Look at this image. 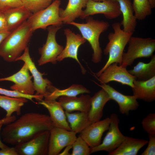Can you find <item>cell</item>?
I'll return each instance as SVG.
<instances>
[{
  "label": "cell",
  "instance_id": "6da1fadb",
  "mask_svg": "<svg viewBox=\"0 0 155 155\" xmlns=\"http://www.w3.org/2000/svg\"><path fill=\"white\" fill-rule=\"evenodd\" d=\"M53 127L48 115L36 112L26 113L6 124L1 132L3 142L15 146L26 142Z\"/></svg>",
  "mask_w": 155,
  "mask_h": 155
},
{
  "label": "cell",
  "instance_id": "7a4b0ae2",
  "mask_svg": "<svg viewBox=\"0 0 155 155\" xmlns=\"http://www.w3.org/2000/svg\"><path fill=\"white\" fill-rule=\"evenodd\" d=\"M33 32L27 20L11 32L0 44V57L9 62L16 61L28 45Z\"/></svg>",
  "mask_w": 155,
  "mask_h": 155
},
{
  "label": "cell",
  "instance_id": "3957f363",
  "mask_svg": "<svg viewBox=\"0 0 155 155\" xmlns=\"http://www.w3.org/2000/svg\"><path fill=\"white\" fill-rule=\"evenodd\" d=\"M119 22L112 24L114 32L110 33L108 36L109 41L104 49L105 55H108V58L103 67L96 73L98 77L104 70L110 64L116 63L121 65L124 50L133 32H126L121 28Z\"/></svg>",
  "mask_w": 155,
  "mask_h": 155
},
{
  "label": "cell",
  "instance_id": "277c9868",
  "mask_svg": "<svg viewBox=\"0 0 155 155\" xmlns=\"http://www.w3.org/2000/svg\"><path fill=\"white\" fill-rule=\"evenodd\" d=\"M86 22L80 23L73 21L67 24L76 27L80 32L82 37L88 41L93 51L92 61L94 63L100 62L102 58V50L100 46L99 38L100 34L106 30L109 26L107 22L95 20L88 17Z\"/></svg>",
  "mask_w": 155,
  "mask_h": 155
},
{
  "label": "cell",
  "instance_id": "5b68a950",
  "mask_svg": "<svg viewBox=\"0 0 155 155\" xmlns=\"http://www.w3.org/2000/svg\"><path fill=\"white\" fill-rule=\"evenodd\" d=\"M128 43L127 51L123 54L121 65L126 68L137 58L151 57L155 50V40L151 38L132 36Z\"/></svg>",
  "mask_w": 155,
  "mask_h": 155
},
{
  "label": "cell",
  "instance_id": "8992f818",
  "mask_svg": "<svg viewBox=\"0 0 155 155\" xmlns=\"http://www.w3.org/2000/svg\"><path fill=\"white\" fill-rule=\"evenodd\" d=\"M60 0H55L46 8L32 13L27 21L34 32L39 29L45 30L49 26H62L59 16Z\"/></svg>",
  "mask_w": 155,
  "mask_h": 155
},
{
  "label": "cell",
  "instance_id": "52a82bcc",
  "mask_svg": "<svg viewBox=\"0 0 155 155\" xmlns=\"http://www.w3.org/2000/svg\"><path fill=\"white\" fill-rule=\"evenodd\" d=\"M62 26H51L48 28L46 43L39 50L40 55L38 61L39 65L49 62L54 64L57 63V58L64 49L63 46L57 43L56 39V34Z\"/></svg>",
  "mask_w": 155,
  "mask_h": 155
},
{
  "label": "cell",
  "instance_id": "ba28073f",
  "mask_svg": "<svg viewBox=\"0 0 155 155\" xmlns=\"http://www.w3.org/2000/svg\"><path fill=\"white\" fill-rule=\"evenodd\" d=\"M109 117L110 122L107 132L100 145L91 148V154L102 151L108 153L111 152L116 149L125 139V136L121 132L119 127V119L117 115L113 113Z\"/></svg>",
  "mask_w": 155,
  "mask_h": 155
},
{
  "label": "cell",
  "instance_id": "9c48e42d",
  "mask_svg": "<svg viewBox=\"0 0 155 155\" xmlns=\"http://www.w3.org/2000/svg\"><path fill=\"white\" fill-rule=\"evenodd\" d=\"M50 135L49 130L42 131L14 147L19 155H48Z\"/></svg>",
  "mask_w": 155,
  "mask_h": 155
},
{
  "label": "cell",
  "instance_id": "30bf717a",
  "mask_svg": "<svg viewBox=\"0 0 155 155\" xmlns=\"http://www.w3.org/2000/svg\"><path fill=\"white\" fill-rule=\"evenodd\" d=\"M85 9L83 10L80 18H87L90 16L103 14L106 18L112 19L119 17L121 14L118 2L113 0L96 1L88 0Z\"/></svg>",
  "mask_w": 155,
  "mask_h": 155
},
{
  "label": "cell",
  "instance_id": "8fae6325",
  "mask_svg": "<svg viewBox=\"0 0 155 155\" xmlns=\"http://www.w3.org/2000/svg\"><path fill=\"white\" fill-rule=\"evenodd\" d=\"M48 155H58L66 146L72 145L77 137L71 131L53 126L49 131Z\"/></svg>",
  "mask_w": 155,
  "mask_h": 155
},
{
  "label": "cell",
  "instance_id": "7c38bea8",
  "mask_svg": "<svg viewBox=\"0 0 155 155\" xmlns=\"http://www.w3.org/2000/svg\"><path fill=\"white\" fill-rule=\"evenodd\" d=\"M136 79L130 74L126 68L114 63L108 66L100 75L98 78L101 84H106L115 81L132 88L133 82Z\"/></svg>",
  "mask_w": 155,
  "mask_h": 155
},
{
  "label": "cell",
  "instance_id": "4fadbf2b",
  "mask_svg": "<svg viewBox=\"0 0 155 155\" xmlns=\"http://www.w3.org/2000/svg\"><path fill=\"white\" fill-rule=\"evenodd\" d=\"M26 63H24L21 69L17 73L9 76L0 78V81H8L14 83L10 89L28 95L34 94L35 92L33 78L30 75Z\"/></svg>",
  "mask_w": 155,
  "mask_h": 155
},
{
  "label": "cell",
  "instance_id": "5bb4252c",
  "mask_svg": "<svg viewBox=\"0 0 155 155\" xmlns=\"http://www.w3.org/2000/svg\"><path fill=\"white\" fill-rule=\"evenodd\" d=\"M23 54L16 59V61H23L27 65L28 69L34 78V84L36 93L35 94L46 95L48 90L52 86L51 82L47 79L44 78V73L40 72L36 68L30 57L29 47L28 46Z\"/></svg>",
  "mask_w": 155,
  "mask_h": 155
},
{
  "label": "cell",
  "instance_id": "9a60e30c",
  "mask_svg": "<svg viewBox=\"0 0 155 155\" xmlns=\"http://www.w3.org/2000/svg\"><path fill=\"white\" fill-rule=\"evenodd\" d=\"M64 34L66 37V44L63 49L58 57L57 61H61L67 58H72L76 61L80 65L82 72L85 74L86 70L83 67L78 57L79 47L84 44L86 40L79 34H75L70 29L64 30Z\"/></svg>",
  "mask_w": 155,
  "mask_h": 155
},
{
  "label": "cell",
  "instance_id": "2e32d148",
  "mask_svg": "<svg viewBox=\"0 0 155 155\" xmlns=\"http://www.w3.org/2000/svg\"><path fill=\"white\" fill-rule=\"evenodd\" d=\"M110 117L92 123L81 133L80 136L91 148L96 147L101 143L103 133L108 130L110 124Z\"/></svg>",
  "mask_w": 155,
  "mask_h": 155
},
{
  "label": "cell",
  "instance_id": "e0dca14e",
  "mask_svg": "<svg viewBox=\"0 0 155 155\" xmlns=\"http://www.w3.org/2000/svg\"><path fill=\"white\" fill-rule=\"evenodd\" d=\"M97 84L107 92L111 100H113L117 103L121 114L128 115L130 111H135L138 108L139 103L133 95H124L106 84Z\"/></svg>",
  "mask_w": 155,
  "mask_h": 155
},
{
  "label": "cell",
  "instance_id": "ac0fdd59",
  "mask_svg": "<svg viewBox=\"0 0 155 155\" xmlns=\"http://www.w3.org/2000/svg\"><path fill=\"white\" fill-rule=\"evenodd\" d=\"M48 110L53 126L71 131L64 110L56 100L44 99L39 102Z\"/></svg>",
  "mask_w": 155,
  "mask_h": 155
},
{
  "label": "cell",
  "instance_id": "d6986e66",
  "mask_svg": "<svg viewBox=\"0 0 155 155\" xmlns=\"http://www.w3.org/2000/svg\"><path fill=\"white\" fill-rule=\"evenodd\" d=\"M110 100L111 99L108 94L102 88L91 97L90 108L88 117L89 125L100 120L103 116L104 107Z\"/></svg>",
  "mask_w": 155,
  "mask_h": 155
},
{
  "label": "cell",
  "instance_id": "ffe728a7",
  "mask_svg": "<svg viewBox=\"0 0 155 155\" xmlns=\"http://www.w3.org/2000/svg\"><path fill=\"white\" fill-rule=\"evenodd\" d=\"M91 98L88 94H82L80 97L61 96L57 99L65 111L88 112L90 108Z\"/></svg>",
  "mask_w": 155,
  "mask_h": 155
},
{
  "label": "cell",
  "instance_id": "44dd1931",
  "mask_svg": "<svg viewBox=\"0 0 155 155\" xmlns=\"http://www.w3.org/2000/svg\"><path fill=\"white\" fill-rule=\"evenodd\" d=\"M133 95L136 99L148 102L155 100V76L146 80L136 79L131 88Z\"/></svg>",
  "mask_w": 155,
  "mask_h": 155
},
{
  "label": "cell",
  "instance_id": "7402d4cb",
  "mask_svg": "<svg viewBox=\"0 0 155 155\" xmlns=\"http://www.w3.org/2000/svg\"><path fill=\"white\" fill-rule=\"evenodd\" d=\"M144 139L125 136L120 145L108 155H136L139 150L148 142Z\"/></svg>",
  "mask_w": 155,
  "mask_h": 155
},
{
  "label": "cell",
  "instance_id": "603a6c76",
  "mask_svg": "<svg viewBox=\"0 0 155 155\" xmlns=\"http://www.w3.org/2000/svg\"><path fill=\"white\" fill-rule=\"evenodd\" d=\"M2 12L6 20L8 30L11 32L26 21L32 14L23 5Z\"/></svg>",
  "mask_w": 155,
  "mask_h": 155
},
{
  "label": "cell",
  "instance_id": "cb8c5ba5",
  "mask_svg": "<svg viewBox=\"0 0 155 155\" xmlns=\"http://www.w3.org/2000/svg\"><path fill=\"white\" fill-rule=\"evenodd\" d=\"M117 2L119 4L123 19L121 25L123 30L126 32H133L136 25L137 19L133 10L132 4L130 0H113Z\"/></svg>",
  "mask_w": 155,
  "mask_h": 155
},
{
  "label": "cell",
  "instance_id": "d4e9b609",
  "mask_svg": "<svg viewBox=\"0 0 155 155\" xmlns=\"http://www.w3.org/2000/svg\"><path fill=\"white\" fill-rule=\"evenodd\" d=\"M88 0H69L66 8H60L59 16L63 24H67L80 17Z\"/></svg>",
  "mask_w": 155,
  "mask_h": 155
},
{
  "label": "cell",
  "instance_id": "484cf974",
  "mask_svg": "<svg viewBox=\"0 0 155 155\" xmlns=\"http://www.w3.org/2000/svg\"><path fill=\"white\" fill-rule=\"evenodd\" d=\"M90 93L88 89L80 84H73L66 89L61 90L52 86L44 98L46 99L56 100L61 96H75L80 94Z\"/></svg>",
  "mask_w": 155,
  "mask_h": 155
},
{
  "label": "cell",
  "instance_id": "4316f807",
  "mask_svg": "<svg viewBox=\"0 0 155 155\" xmlns=\"http://www.w3.org/2000/svg\"><path fill=\"white\" fill-rule=\"evenodd\" d=\"M128 71L139 80H146L152 78L155 76V55L151 57L149 62L140 61L133 69Z\"/></svg>",
  "mask_w": 155,
  "mask_h": 155
},
{
  "label": "cell",
  "instance_id": "83f0119b",
  "mask_svg": "<svg viewBox=\"0 0 155 155\" xmlns=\"http://www.w3.org/2000/svg\"><path fill=\"white\" fill-rule=\"evenodd\" d=\"M28 101L25 98L12 97L0 94V107L6 112V117L11 116L14 113L20 115L22 107Z\"/></svg>",
  "mask_w": 155,
  "mask_h": 155
},
{
  "label": "cell",
  "instance_id": "f1b7e54d",
  "mask_svg": "<svg viewBox=\"0 0 155 155\" xmlns=\"http://www.w3.org/2000/svg\"><path fill=\"white\" fill-rule=\"evenodd\" d=\"M65 113L71 131L76 134L80 133L89 125L88 112L78 111L72 113L65 111Z\"/></svg>",
  "mask_w": 155,
  "mask_h": 155
},
{
  "label": "cell",
  "instance_id": "f546056e",
  "mask_svg": "<svg viewBox=\"0 0 155 155\" xmlns=\"http://www.w3.org/2000/svg\"><path fill=\"white\" fill-rule=\"evenodd\" d=\"M132 5L137 20H143L152 13L148 0H133Z\"/></svg>",
  "mask_w": 155,
  "mask_h": 155
},
{
  "label": "cell",
  "instance_id": "4dcf8cb0",
  "mask_svg": "<svg viewBox=\"0 0 155 155\" xmlns=\"http://www.w3.org/2000/svg\"><path fill=\"white\" fill-rule=\"evenodd\" d=\"M23 6L32 13H36L49 6L52 0H21Z\"/></svg>",
  "mask_w": 155,
  "mask_h": 155
},
{
  "label": "cell",
  "instance_id": "1f68e13d",
  "mask_svg": "<svg viewBox=\"0 0 155 155\" xmlns=\"http://www.w3.org/2000/svg\"><path fill=\"white\" fill-rule=\"evenodd\" d=\"M73 150L71 155H89L91 148L80 136L72 144Z\"/></svg>",
  "mask_w": 155,
  "mask_h": 155
},
{
  "label": "cell",
  "instance_id": "d6a6232c",
  "mask_svg": "<svg viewBox=\"0 0 155 155\" xmlns=\"http://www.w3.org/2000/svg\"><path fill=\"white\" fill-rule=\"evenodd\" d=\"M0 94L12 97L25 98L32 102L33 99L39 102L44 98L43 95L26 94L15 90H9L1 88H0Z\"/></svg>",
  "mask_w": 155,
  "mask_h": 155
},
{
  "label": "cell",
  "instance_id": "836d02e7",
  "mask_svg": "<svg viewBox=\"0 0 155 155\" xmlns=\"http://www.w3.org/2000/svg\"><path fill=\"white\" fill-rule=\"evenodd\" d=\"M142 127L149 135H155V113L148 114L142 120Z\"/></svg>",
  "mask_w": 155,
  "mask_h": 155
},
{
  "label": "cell",
  "instance_id": "e575fe53",
  "mask_svg": "<svg viewBox=\"0 0 155 155\" xmlns=\"http://www.w3.org/2000/svg\"><path fill=\"white\" fill-rule=\"evenodd\" d=\"M22 5L21 0H0V12Z\"/></svg>",
  "mask_w": 155,
  "mask_h": 155
},
{
  "label": "cell",
  "instance_id": "d590c367",
  "mask_svg": "<svg viewBox=\"0 0 155 155\" xmlns=\"http://www.w3.org/2000/svg\"><path fill=\"white\" fill-rule=\"evenodd\" d=\"M149 138L147 147L141 155H155V135H149Z\"/></svg>",
  "mask_w": 155,
  "mask_h": 155
},
{
  "label": "cell",
  "instance_id": "8d00e7d4",
  "mask_svg": "<svg viewBox=\"0 0 155 155\" xmlns=\"http://www.w3.org/2000/svg\"><path fill=\"white\" fill-rule=\"evenodd\" d=\"M0 155H19L14 146L10 147L7 146L0 149Z\"/></svg>",
  "mask_w": 155,
  "mask_h": 155
},
{
  "label": "cell",
  "instance_id": "74e56055",
  "mask_svg": "<svg viewBox=\"0 0 155 155\" xmlns=\"http://www.w3.org/2000/svg\"><path fill=\"white\" fill-rule=\"evenodd\" d=\"M9 31L7 22L3 13L0 12V32Z\"/></svg>",
  "mask_w": 155,
  "mask_h": 155
},
{
  "label": "cell",
  "instance_id": "f35d334b",
  "mask_svg": "<svg viewBox=\"0 0 155 155\" xmlns=\"http://www.w3.org/2000/svg\"><path fill=\"white\" fill-rule=\"evenodd\" d=\"M16 119V117L14 115H12L9 117H5L3 119H0V123L3 124H7L10 123Z\"/></svg>",
  "mask_w": 155,
  "mask_h": 155
},
{
  "label": "cell",
  "instance_id": "ab89813d",
  "mask_svg": "<svg viewBox=\"0 0 155 155\" xmlns=\"http://www.w3.org/2000/svg\"><path fill=\"white\" fill-rule=\"evenodd\" d=\"M72 145H69L65 147L64 150L62 152H60L59 155H71L69 153L70 150L72 148Z\"/></svg>",
  "mask_w": 155,
  "mask_h": 155
},
{
  "label": "cell",
  "instance_id": "60d3db41",
  "mask_svg": "<svg viewBox=\"0 0 155 155\" xmlns=\"http://www.w3.org/2000/svg\"><path fill=\"white\" fill-rule=\"evenodd\" d=\"M11 31H5L0 32V44L10 34Z\"/></svg>",
  "mask_w": 155,
  "mask_h": 155
},
{
  "label": "cell",
  "instance_id": "b9f144b4",
  "mask_svg": "<svg viewBox=\"0 0 155 155\" xmlns=\"http://www.w3.org/2000/svg\"><path fill=\"white\" fill-rule=\"evenodd\" d=\"M4 125L3 123H0V133H1V128L3 126V125ZM7 146L4 143H3V142L1 141V138H0V149H2L3 148L6 146Z\"/></svg>",
  "mask_w": 155,
  "mask_h": 155
},
{
  "label": "cell",
  "instance_id": "7bdbcfd3",
  "mask_svg": "<svg viewBox=\"0 0 155 155\" xmlns=\"http://www.w3.org/2000/svg\"><path fill=\"white\" fill-rule=\"evenodd\" d=\"M148 1L151 8H154L155 7V0H148Z\"/></svg>",
  "mask_w": 155,
  "mask_h": 155
},
{
  "label": "cell",
  "instance_id": "ee69618b",
  "mask_svg": "<svg viewBox=\"0 0 155 155\" xmlns=\"http://www.w3.org/2000/svg\"><path fill=\"white\" fill-rule=\"evenodd\" d=\"M94 1H103L104 0H92Z\"/></svg>",
  "mask_w": 155,
  "mask_h": 155
},
{
  "label": "cell",
  "instance_id": "f6af8a7d",
  "mask_svg": "<svg viewBox=\"0 0 155 155\" xmlns=\"http://www.w3.org/2000/svg\"><path fill=\"white\" fill-rule=\"evenodd\" d=\"M55 0H52V1H55Z\"/></svg>",
  "mask_w": 155,
  "mask_h": 155
}]
</instances>
